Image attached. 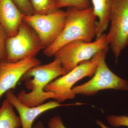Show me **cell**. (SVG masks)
<instances>
[{
    "mask_svg": "<svg viewBox=\"0 0 128 128\" xmlns=\"http://www.w3.org/2000/svg\"><path fill=\"white\" fill-rule=\"evenodd\" d=\"M66 73L59 60L55 58L52 62L37 66L28 70L21 78L29 92L22 90L18 95L19 100L28 107L43 104L46 100L54 98V94L44 91L46 86L54 79Z\"/></svg>",
    "mask_w": 128,
    "mask_h": 128,
    "instance_id": "obj_1",
    "label": "cell"
},
{
    "mask_svg": "<svg viewBox=\"0 0 128 128\" xmlns=\"http://www.w3.org/2000/svg\"><path fill=\"white\" fill-rule=\"evenodd\" d=\"M65 24L59 36L44 49V55L54 56L60 48L70 42L81 40L91 42L96 35V17L92 8L84 9L69 8Z\"/></svg>",
    "mask_w": 128,
    "mask_h": 128,
    "instance_id": "obj_2",
    "label": "cell"
},
{
    "mask_svg": "<svg viewBox=\"0 0 128 128\" xmlns=\"http://www.w3.org/2000/svg\"><path fill=\"white\" fill-rule=\"evenodd\" d=\"M106 34H104L94 42L72 41L60 48L54 56L59 60L66 73L82 62L91 59L97 53L108 50Z\"/></svg>",
    "mask_w": 128,
    "mask_h": 128,
    "instance_id": "obj_3",
    "label": "cell"
},
{
    "mask_svg": "<svg viewBox=\"0 0 128 128\" xmlns=\"http://www.w3.org/2000/svg\"><path fill=\"white\" fill-rule=\"evenodd\" d=\"M107 52L100 51L95 55L98 65L93 77L87 82L73 88L72 92L75 96H92L106 89L128 90V81L114 73L106 64L105 57Z\"/></svg>",
    "mask_w": 128,
    "mask_h": 128,
    "instance_id": "obj_4",
    "label": "cell"
},
{
    "mask_svg": "<svg viewBox=\"0 0 128 128\" xmlns=\"http://www.w3.org/2000/svg\"><path fill=\"white\" fill-rule=\"evenodd\" d=\"M44 48L34 30L23 21L16 34L7 38L6 60L14 62L28 57H35L40 50Z\"/></svg>",
    "mask_w": 128,
    "mask_h": 128,
    "instance_id": "obj_5",
    "label": "cell"
},
{
    "mask_svg": "<svg viewBox=\"0 0 128 128\" xmlns=\"http://www.w3.org/2000/svg\"><path fill=\"white\" fill-rule=\"evenodd\" d=\"M110 1L111 25L106 38L117 60L128 45V0Z\"/></svg>",
    "mask_w": 128,
    "mask_h": 128,
    "instance_id": "obj_6",
    "label": "cell"
},
{
    "mask_svg": "<svg viewBox=\"0 0 128 128\" xmlns=\"http://www.w3.org/2000/svg\"><path fill=\"white\" fill-rule=\"evenodd\" d=\"M67 12L57 9L44 14L24 16L23 21L36 34L46 48L57 39L64 27Z\"/></svg>",
    "mask_w": 128,
    "mask_h": 128,
    "instance_id": "obj_7",
    "label": "cell"
},
{
    "mask_svg": "<svg viewBox=\"0 0 128 128\" xmlns=\"http://www.w3.org/2000/svg\"><path fill=\"white\" fill-rule=\"evenodd\" d=\"M98 65L94 55L90 60L82 62L70 72L51 82L46 86L44 91L54 93V99L60 103L72 99L75 96L72 91L73 86L82 78L92 76Z\"/></svg>",
    "mask_w": 128,
    "mask_h": 128,
    "instance_id": "obj_8",
    "label": "cell"
},
{
    "mask_svg": "<svg viewBox=\"0 0 128 128\" xmlns=\"http://www.w3.org/2000/svg\"><path fill=\"white\" fill-rule=\"evenodd\" d=\"M40 64V60L35 57L14 62L2 60L0 63V99L8 91L15 89L18 82L28 70Z\"/></svg>",
    "mask_w": 128,
    "mask_h": 128,
    "instance_id": "obj_9",
    "label": "cell"
},
{
    "mask_svg": "<svg viewBox=\"0 0 128 128\" xmlns=\"http://www.w3.org/2000/svg\"><path fill=\"white\" fill-rule=\"evenodd\" d=\"M6 99L16 108L19 115L22 128H32L35 120L44 112L56 108L66 105H62L57 101H50L34 107H28L22 103L11 90L6 93Z\"/></svg>",
    "mask_w": 128,
    "mask_h": 128,
    "instance_id": "obj_10",
    "label": "cell"
},
{
    "mask_svg": "<svg viewBox=\"0 0 128 128\" xmlns=\"http://www.w3.org/2000/svg\"><path fill=\"white\" fill-rule=\"evenodd\" d=\"M24 16L12 0H0V24L8 38L16 33Z\"/></svg>",
    "mask_w": 128,
    "mask_h": 128,
    "instance_id": "obj_11",
    "label": "cell"
},
{
    "mask_svg": "<svg viewBox=\"0 0 128 128\" xmlns=\"http://www.w3.org/2000/svg\"><path fill=\"white\" fill-rule=\"evenodd\" d=\"M93 12L98 19L96 22V38L104 34L110 22L111 6L110 0H92Z\"/></svg>",
    "mask_w": 128,
    "mask_h": 128,
    "instance_id": "obj_12",
    "label": "cell"
},
{
    "mask_svg": "<svg viewBox=\"0 0 128 128\" xmlns=\"http://www.w3.org/2000/svg\"><path fill=\"white\" fill-rule=\"evenodd\" d=\"M22 127L19 116H17L14 107L5 99L0 107V128H19Z\"/></svg>",
    "mask_w": 128,
    "mask_h": 128,
    "instance_id": "obj_13",
    "label": "cell"
},
{
    "mask_svg": "<svg viewBox=\"0 0 128 128\" xmlns=\"http://www.w3.org/2000/svg\"><path fill=\"white\" fill-rule=\"evenodd\" d=\"M33 14H44L57 9L56 0H30Z\"/></svg>",
    "mask_w": 128,
    "mask_h": 128,
    "instance_id": "obj_14",
    "label": "cell"
},
{
    "mask_svg": "<svg viewBox=\"0 0 128 128\" xmlns=\"http://www.w3.org/2000/svg\"><path fill=\"white\" fill-rule=\"evenodd\" d=\"M57 9L64 7L84 9L90 7L89 0H56Z\"/></svg>",
    "mask_w": 128,
    "mask_h": 128,
    "instance_id": "obj_15",
    "label": "cell"
},
{
    "mask_svg": "<svg viewBox=\"0 0 128 128\" xmlns=\"http://www.w3.org/2000/svg\"><path fill=\"white\" fill-rule=\"evenodd\" d=\"M107 120L108 123L113 127L126 126L128 127V116L126 115H110L108 116Z\"/></svg>",
    "mask_w": 128,
    "mask_h": 128,
    "instance_id": "obj_16",
    "label": "cell"
},
{
    "mask_svg": "<svg viewBox=\"0 0 128 128\" xmlns=\"http://www.w3.org/2000/svg\"><path fill=\"white\" fill-rule=\"evenodd\" d=\"M20 11L25 16L34 14L33 9L30 0H12Z\"/></svg>",
    "mask_w": 128,
    "mask_h": 128,
    "instance_id": "obj_17",
    "label": "cell"
},
{
    "mask_svg": "<svg viewBox=\"0 0 128 128\" xmlns=\"http://www.w3.org/2000/svg\"><path fill=\"white\" fill-rule=\"evenodd\" d=\"M8 38L6 31L0 24V63L6 59V42Z\"/></svg>",
    "mask_w": 128,
    "mask_h": 128,
    "instance_id": "obj_18",
    "label": "cell"
},
{
    "mask_svg": "<svg viewBox=\"0 0 128 128\" xmlns=\"http://www.w3.org/2000/svg\"><path fill=\"white\" fill-rule=\"evenodd\" d=\"M48 126L49 128H66L59 116L51 118L48 122Z\"/></svg>",
    "mask_w": 128,
    "mask_h": 128,
    "instance_id": "obj_19",
    "label": "cell"
},
{
    "mask_svg": "<svg viewBox=\"0 0 128 128\" xmlns=\"http://www.w3.org/2000/svg\"><path fill=\"white\" fill-rule=\"evenodd\" d=\"M32 128H45L43 124L41 122L38 121Z\"/></svg>",
    "mask_w": 128,
    "mask_h": 128,
    "instance_id": "obj_20",
    "label": "cell"
},
{
    "mask_svg": "<svg viewBox=\"0 0 128 128\" xmlns=\"http://www.w3.org/2000/svg\"><path fill=\"white\" fill-rule=\"evenodd\" d=\"M97 124L100 126L101 128H109L107 127L100 120H97L96 121Z\"/></svg>",
    "mask_w": 128,
    "mask_h": 128,
    "instance_id": "obj_21",
    "label": "cell"
}]
</instances>
